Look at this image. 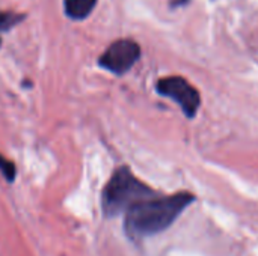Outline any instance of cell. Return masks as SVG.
Listing matches in <instances>:
<instances>
[{
  "instance_id": "277c9868",
  "label": "cell",
  "mask_w": 258,
  "mask_h": 256,
  "mask_svg": "<svg viewBox=\"0 0 258 256\" xmlns=\"http://www.w3.org/2000/svg\"><path fill=\"white\" fill-rule=\"evenodd\" d=\"M141 57V45L128 38L112 42L98 57V65L115 75H122L133 68Z\"/></svg>"
},
{
  "instance_id": "6da1fadb",
  "label": "cell",
  "mask_w": 258,
  "mask_h": 256,
  "mask_svg": "<svg viewBox=\"0 0 258 256\" xmlns=\"http://www.w3.org/2000/svg\"><path fill=\"white\" fill-rule=\"evenodd\" d=\"M195 201L189 192L144 199L125 211L124 229L132 240H142L168 229Z\"/></svg>"
},
{
  "instance_id": "8992f818",
  "label": "cell",
  "mask_w": 258,
  "mask_h": 256,
  "mask_svg": "<svg viewBox=\"0 0 258 256\" xmlns=\"http://www.w3.org/2000/svg\"><path fill=\"white\" fill-rule=\"evenodd\" d=\"M24 20L23 14L11 12V11H0V32L11 30L17 24H20Z\"/></svg>"
},
{
  "instance_id": "9c48e42d",
  "label": "cell",
  "mask_w": 258,
  "mask_h": 256,
  "mask_svg": "<svg viewBox=\"0 0 258 256\" xmlns=\"http://www.w3.org/2000/svg\"><path fill=\"white\" fill-rule=\"evenodd\" d=\"M0 45H2V38H0Z\"/></svg>"
},
{
  "instance_id": "5b68a950",
  "label": "cell",
  "mask_w": 258,
  "mask_h": 256,
  "mask_svg": "<svg viewBox=\"0 0 258 256\" xmlns=\"http://www.w3.org/2000/svg\"><path fill=\"white\" fill-rule=\"evenodd\" d=\"M97 0H63V9L71 20H85L94 11Z\"/></svg>"
},
{
  "instance_id": "7a4b0ae2",
  "label": "cell",
  "mask_w": 258,
  "mask_h": 256,
  "mask_svg": "<svg viewBox=\"0 0 258 256\" xmlns=\"http://www.w3.org/2000/svg\"><path fill=\"white\" fill-rule=\"evenodd\" d=\"M156 196V192L122 166L118 167L103 189L101 204L106 217H116L135 204Z\"/></svg>"
},
{
  "instance_id": "ba28073f",
  "label": "cell",
  "mask_w": 258,
  "mask_h": 256,
  "mask_svg": "<svg viewBox=\"0 0 258 256\" xmlns=\"http://www.w3.org/2000/svg\"><path fill=\"white\" fill-rule=\"evenodd\" d=\"M184 3H187V0H171V6H180Z\"/></svg>"
},
{
  "instance_id": "52a82bcc",
  "label": "cell",
  "mask_w": 258,
  "mask_h": 256,
  "mask_svg": "<svg viewBox=\"0 0 258 256\" xmlns=\"http://www.w3.org/2000/svg\"><path fill=\"white\" fill-rule=\"evenodd\" d=\"M0 172L3 174V177L6 178V181L14 183L17 170H15V164L9 160H6L2 154H0Z\"/></svg>"
},
{
  "instance_id": "3957f363",
  "label": "cell",
  "mask_w": 258,
  "mask_h": 256,
  "mask_svg": "<svg viewBox=\"0 0 258 256\" xmlns=\"http://www.w3.org/2000/svg\"><path fill=\"white\" fill-rule=\"evenodd\" d=\"M156 89L160 95L174 100L187 118H195V115L198 113V109L201 106V95L184 77H163L157 81Z\"/></svg>"
}]
</instances>
